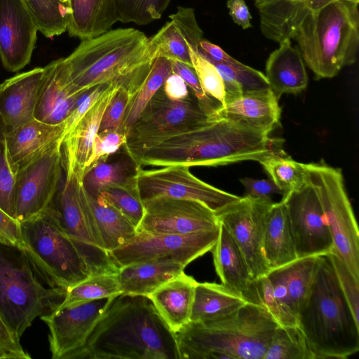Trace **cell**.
Listing matches in <instances>:
<instances>
[{
  "label": "cell",
  "mask_w": 359,
  "mask_h": 359,
  "mask_svg": "<svg viewBox=\"0 0 359 359\" xmlns=\"http://www.w3.org/2000/svg\"><path fill=\"white\" fill-rule=\"evenodd\" d=\"M6 135V126L0 116V208L15 219V187L17 170L9 156Z\"/></svg>",
  "instance_id": "46"
},
{
  "label": "cell",
  "mask_w": 359,
  "mask_h": 359,
  "mask_svg": "<svg viewBox=\"0 0 359 359\" xmlns=\"http://www.w3.org/2000/svg\"><path fill=\"white\" fill-rule=\"evenodd\" d=\"M305 179L321 203L333 241L334 252L359 279V229L341 169L323 161L304 163Z\"/></svg>",
  "instance_id": "10"
},
{
  "label": "cell",
  "mask_w": 359,
  "mask_h": 359,
  "mask_svg": "<svg viewBox=\"0 0 359 359\" xmlns=\"http://www.w3.org/2000/svg\"><path fill=\"white\" fill-rule=\"evenodd\" d=\"M347 1L359 3V0H347Z\"/></svg>",
  "instance_id": "58"
},
{
  "label": "cell",
  "mask_w": 359,
  "mask_h": 359,
  "mask_svg": "<svg viewBox=\"0 0 359 359\" xmlns=\"http://www.w3.org/2000/svg\"><path fill=\"white\" fill-rule=\"evenodd\" d=\"M144 205L137 233L187 235L219 228L216 212L196 201L160 196Z\"/></svg>",
  "instance_id": "16"
},
{
  "label": "cell",
  "mask_w": 359,
  "mask_h": 359,
  "mask_svg": "<svg viewBox=\"0 0 359 359\" xmlns=\"http://www.w3.org/2000/svg\"><path fill=\"white\" fill-rule=\"evenodd\" d=\"M185 266L170 260L136 262L118 268L122 294L147 297L184 271Z\"/></svg>",
  "instance_id": "29"
},
{
  "label": "cell",
  "mask_w": 359,
  "mask_h": 359,
  "mask_svg": "<svg viewBox=\"0 0 359 359\" xmlns=\"http://www.w3.org/2000/svg\"><path fill=\"white\" fill-rule=\"evenodd\" d=\"M69 359H180L175 333L148 297L121 294Z\"/></svg>",
  "instance_id": "1"
},
{
  "label": "cell",
  "mask_w": 359,
  "mask_h": 359,
  "mask_svg": "<svg viewBox=\"0 0 359 359\" xmlns=\"http://www.w3.org/2000/svg\"><path fill=\"white\" fill-rule=\"evenodd\" d=\"M273 201L241 198L217 213L241 250L252 279L266 275L270 269L263 251L266 212Z\"/></svg>",
  "instance_id": "15"
},
{
  "label": "cell",
  "mask_w": 359,
  "mask_h": 359,
  "mask_svg": "<svg viewBox=\"0 0 359 359\" xmlns=\"http://www.w3.org/2000/svg\"><path fill=\"white\" fill-rule=\"evenodd\" d=\"M318 262V256L305 257L282 266L290 306L297 318L311 289Z\"/></svg>",
  "instance_id": "39"
},
{
  "label": "cell",
  "mask_w": 359,
  "mask_h": 359,
  "mask_svg": "<svg viewBox=\"0 0 359 359\" xmlns=\"http://www.w3.org/2000/svg\"><path fill=\"white\" fill-rule=\"evenodd\" d=\"M259 162L282 195L299 187L305 182L304 163L292 159L281 147L273 150Z\"/></svg>",
  "instance_id": "40"
},
{
  "label": "cell",
  "mask_w": 359,
  "mask_h": 359,
  "mask_svg": "<svg viewBox=\"0 0 359 359\" xmlns=\"http://www.w3.org/2000/svg\"><path fill=\"white\" fill-rule=\"evenodd\" d=\"M44 72V67H36L0 83V116L7 131L34 118L39 90Z\"/></svg>",
  "instance_id": "23"
},
{
  "label": "cell",
  "mask_w": 359,
  "mask_h": 359,
  "mask_svg": "<svg viewBox=\"0 0 359 359\" xmlns=\"http://www.w3.org/2000/svg\"><path fill=\"white\" fill-rule=\"evenodd\" d=\"M197 283L183 271L147 296L163 322L174 333L190 322Z\"/></svg>",
  "instance_id": "27"
},
{
  "label": "cell",
  "mask_w": 359,
  "mask_h": 359,
  "mask_svg": "<svg viewBox=\"0 0 359 359\" xmlns=\"http://www.w3.org/2000/svg\"><path fill=\"white\" fill-rule=\"evenodd\" d=\"M280 46L266 62V78L269 88L279 100L285 93L297 94L308 85V75L299 49L291 39L279 42Z\"/></svg>",
  "instance_id": "25"
},
{
  "label": "cell",
  "mask_w": 359,
  "mask_h": 359,
  "mask_svg": "<svg viewBox=\"0 0 359 359\" xmlns=\"http://www.w3.org/2000/svg\"><path fill=\"white\" fill-rule=\"evenodd\" d=\"M19 224L25 249L59 287L67 290L93 274L114 271L68 236L46 209Z\"/></svg>",
  "instance_id": "8"
},
{
  "label": "cell",
  "mask_w": 359,
  "mask_h": 359,
  "mask_svg": "<svg viewBox=\"0 0 359 359\" xmlns=\"http://www.w3.org/2000/svg\"><path fill=\"white\" fill-rule=\"evenodd\" d=\"M122 80L110 82L98 101L62 140V167L74 170L81 182L102 116Z\"/></svg>",
  "instance_id": "22"
},
{
  "label": "cell",
  "mask_w": 359,
  "mask_h": 359,
  "mask_svg": "<svg viewBox=\"0 0 359 359\" xmlns=\"http://www.w3.org/2000/svg\"><path fill=\"white\" fill-rule=\"evenodd\" d=\"M210 251L222 284L245 299L252 278L238 245L221 223L217 239Z\"/></svg>",
  "instance_id": "30"
},
{
  "label": "cell",
  "mask_w": 359,
  "mask_h": 359,
  "mask_svg": "<svg viewBox=\"0 0 359 359\" xmlns=\"http://www.w3.org/2000/svg\"><path fill=\"white\" fill-rule=\"evenodd\" d=\"M64 134L65 123L50 125L35 118L7 131L8 150L15 169L62 142Z\"/></svg>",
  "instance_id": "26"
},
{
  "label": "cell",
  "mask_w": 359,
  "mask_h": 359,
  "mask_svg": "<svg viewBox=\"0 0 359 359\" xmlns=\"http://www.w3.org/2000/svg\"><path fill=\"white\" fill-rule=\"evenodd\" d=\"M154 36L148 38V48L153 60L164 57L192 67L189 49L198 50L203 32L196 20L194 9L178 6L175 13Z\"/></svg>",
  "instance_id": "21"
},
{
  "label": "cell",
  "mask_w": 359,
  "mask_h": 359,
  "mask_svg": "<svg viewBox=\"0 0 359 359\" xmlns=\"http://www.w3.org/2000/svg\"><path fill=\"white\" fill-rule=\"evenodd\" d=\"M245 299L247 302L264 308L279 326L298 325L297 316L274 296L266 274L252 279Z\"/></svg>",
  "instance_id": "43"
},
{
  "label": "cell",
  "mask_w": 359,
  "mask_h": 359,
  "mask_svg": "<svg viewBox=\"0 0 359 359\" xmlns=\"http://www.w3.org/2000/svg\"><path fill=\"white\" fill-rule=\"evenodd\" d=\"M280 140L243 123L217 118L169 137L147 150L140 166L215 167L244 161H259L281 147Z\"/></svg>",
  "instance_id": "2"
},
{
  "label": "cell",
  "mask_w": 359,
  "mask_h": 359,
  "mask_svg": "<svg viewBox=\"0 0 359 359\" xmlns=\"http://www.w3.org/2000/svg\"><path fill=\"white\" fill-rule=\"evenodd\" d=\"M298 326L316 359H346L359 351V323L341 290L330 254L318 256Z\"/></svg>",
  "instance_id": "3"
},
{
  "label": "cell",
  "mask_w": 359,
  "mask_h": 359,
  "mask_svg": "<svg viewBox=\"0 0 359 359\" xmlns=\"http://www.w3.org/2000/svg\"><path fill=\"white\" fill-rule=\"evenodd\" d=\"M117 272L118 271H108L93 274L67 289L65 298L59 308L121 294Z\"/></svg>",
  "instance_id": "38"
},
{
  "label": "cell",
  "mask_w": 359,
  "mask_h": 359,
  "mask_svg": "<svg viewBox=\"0 0 359 359\" xmlns=\"http://www.w3.org/2000/svg\"><path fill=\"white\" fill-rule=\"evenodd\" d=\"M148 38L133 28L110 29L81 40L64 62L72 84L86 92L123 79L151 63Z\"/></svg>",
  "instance_id": "7"
},
{
  "label": "cell",
  "mask_w": 359,
  "mask_h": 359,
  "mask_svg": "<svg viewBox=\"0 0 359 359\" xmlns=\"http://www.w3.org/2000/svg\"><path fill=\"white\" fill-rule=\"evenodd\" d=\"M38 27L22 0H0V59L11 72L31 60Z\"/></svg>",
  "instance_id": "19"
},
{
  "label": "cell",
  "mask_w": 359,
  "mask_h": 359,
  "mask_svg": "<svg viewBox=\"0 0 359 359\" xmlns=\"http://www.w3.org/2000/svg\"><path fill=\"white\" fill-rule=\"evenodd\" d=\"M171 0H114L118 21L145 25L161 18Z\"/></svg>",
  "instance_id": "45"
},
{
  "label": "cell",
  "mask_w": 359,
  "mask_h": 359,
  "mask_svg": "<svg viewBox=\"0 0 359 359\" xmlns=\"http://www.w3.org/2000/svg\"><path fill=\"white\" fill-rule=\"evenodd\" d=\"M217 117L243 123L270 134L280 126L281 109L270 88L244 92L222 106Z\"/></svg>",
  "instance_id": "24"
},
{
  "label": "cell",
  "mask_w": 359,
  "mask_h": 359,
  "mask_svg": "<svg viewBox=\"0 0 359 359\" xmlns=\"http://www.w3.org/2000/svg\"><path fill=\"white\" fill-rule=\"evenodd\" d=\"M70 15L67 31L81 40L111 29L118 21L114 0H69Z\"/></svg>",
  "instance_id": "32"
},
{
  "label": "cell",
  "mask_w": 359,
  "mask_h": 359,
  "mask_svg": "<svg viewBox=\"0 0 359 359\" xmlns=\"http://www.w3.org/2000/svg\"><path fill=\"white\" fill-rule=\"evenodd\" d=\"M217 118V115L205 108L192 91L185 99L173 100L161 87L129 130L123 147L138 164L142 156L152 147Z\"/></svg>",
  "instance_id": "9"
},
{
  "label": "cell",
  "mask_w": 359,
  "mask_h": 359,
  "mask_svg": "<svg viewBox=\"0 0 359 359\" xmlns=\"http://www.w3.org/2000/svg\"><path fill=\"white\" fill-rule=\"evenodd\" d=\"M226 6L233 21L243 29L252 27L251 15L245 0H228Z\"/></svg>",
  "instance_id": "54"
},
{
  "label": "cell",
  "mask_w": 359,
  "mask_h": 359,
  "mask_svg": "<svg viewBox=\"0 0 359 359\" xmlns=\"http://www.w3.org/2000/svg\"><path fill=\"white\" fill-rule=\"evenodd\" d=\"M247 302L228 287L215 283H197L190 323H204L227 317Z\"/></svg>",
  "instance_id": "33"
},
{
  "label": "cell",
  "mask_w": 359,
  "mask_h": 359,
  "mask_svg": "<svg viewBox=\"0 0 359 359\" xmlns=\"http://www.w3.org/2000/svg\"><path fill=\"white\" fill-rule=\"evenodd\" d=\"M67 290L25 249L0 242V315L19 339L37 317L60 306Z\"/></svg>",
  "instance_id": "6"
},
{
  "label": "cell",
  "mask_w": 359,
  "mask_h": 359,
  "mask_svg": "<svg viewBox=\"0 0 359 359\" xmlns=\"http://www.w3.org/2000/svg\"><path fill=\"white\" fill-rule=\"evenodd\" d=\"M278 326L264 308L247 302L227 317L189 322L175 332L180 359H263Z\"/></svg>",
  "instance_id": "4"
},
{
  "label": "cell",
  "mask_w": 359,
  "mask_h": 359,
  "mask_svg": "<svg viewBox=\"0 0 359 359\" xmlns=\"http://www.w3.org/2000/svg\"><path fill=\"white\" fill-rule=\"evenodd\" d=\"M263 251L270 270L297 259L287 210L281 201L272 203L266 212Z\"/></svg>",
  "instance_id": "31"
},
{
  "label": "cell",
  "mask_w": 359,
  "mask_h": 359,
  "mask_svg": "<svg viewBox=\"0 0 359 359\" xmlns=\"http://www.w3.org/2000/svg\"><path fill=\"white\" fill-rule=\"evenodd\" d=\"M86 193L93 227L102 250L107 252L114 250L137 234L136 226L121 212Z\"/></svg>",
  "instance_id": "34"
},
{
  "label": "cell",
  "mask_w": 359,
  "mask_h": 359,
  "mask_svg": "<svg viewBox=\"0 0 359 359\" xmlns=\"http://www.w3.org/2000/svg\"><path fill=\"white\" fill-rule=\"evenodd\" d=\"M297 258L319 256L333 250V241L321 203L306 180L283 195Z\"/></svg>",
  "instance_id": "14"
},
{
  "label": "cell",
  "mask_w": 359,
  "mask_h": 359,
  "mask_svg": "<svg viewBox=\"0 0 359 359\" xmlns=\"http://www.w3.org/2000/svg\"><path fill=\"white\" fill-rule=\"evenodd\" d=\"M109 83L97 85L87 90L81 97L76 107L65 121L64 137L76 126L83 116L95 105Z\"/></svg>",
  "instance_id": "50"
},
{
  "label": "cell",
  "mask_w": 359,
  "mask_h": 359,
  "mask_svg": "<svg viewBox=\"0 0 359 359\" xmlns=\"http://www.w3.org/2000/svg\"><path fill=\"white\" fill-rule=\"evenodd\" d=\"M113 298H103L59 308L41 316V319L49 330L48 341L52 358L69 359L80 349Z\"/></svg>",
  "instance_id": "18"
},
{
  "label": "cell",
  "mask_w": 359,
  "mask_h": 359,
  "mask_svg": "<svg viewBox=\"0 0 359 359\" xmlns=\"http://www.w3.org/2000/svg\"><path fill=\"white\" fill-rule=\"evenodd\" d=\"M107 160H99L86 169L81 179L83 189L93 198H97L108 187L135 180L141 168L126 153L116 160L109 162Z\"/></svg>",
  "instance_id": "35"
},
{
  "label": "cell",
  "mask_w": 359,
  "mask_h": 359,
  "mask_svg": "<svg viewBox=\"0 0 359 359\" xmlns=\"http://www.w3.org/2000/svg\"><path fill=\"white\" fill-rule=\"evenodd\" d=\"M65 171V180L46 208L60 229L92 255L104 257L95 233L86 193L74 170Z\"/></svg>",
  "instance_id": "17"
},
{
  "label": "cell",
  "mask_w": 359,
  "mask_h": 359,
  "mask_svg": "<svg viewBox=\"0 0 359 359\" xmlns=\"http://www.w3.org/2000/svg\"><path fill=\"white\" fill-rule=\"evenodd\" d=\"M198 51L210 62L224 63L231 62L234 59L219 46L205 39L200 42Z\"/></svg>",
  "instance_id": "56"
},
{
  "label": "cell",
  "mask_w": 359,
  "mask_h": 359,
  "mask_svg": "<svg viewBox=\"0 0 359 359\" xmlns=\"http://www.w3.org/2000/svg\"><path fill=\"white\" fill-rule=\"evenodd\" d=\"M97 198L118 210L137 228L144 215V205L137 188V178L108 187Z\"/></svg>",
  "instance_id": "44"
},
{
  "label": "cell",
  "mask_w": 359,
  "mask_h": 359,
  "mask_svg": "<svg viewBox=\"0 0 359 359\" xmlns=\"http://www.w3.org/2000/svg\"><path fill=\"white\" fill-rule=\"evenodd\" d=\"M263 359H316L298 325L278 326Z\"/></svg>",
  "instance_id": "41"
},
{
  "label": "cell",
  "mask_w": 359,
  "mask_h": 359,
  "mask_svg": "<svg viewBox=\"0 0 359 359\" xmlns=\"http://www.w3.org/2000/svg\"><path fill=\"white\" fill-rule=\"evenodd\" d=\"M187 87L186 83L180 76L171 73L166 79L162 88L170 99L180 100L185 99L191 94Z\"/></svg>",
  "instance_id": "55"
},
{
  "label": "cell",
  "mask_w": 359,
  "mask_h": 359,
  "mask_svg": "<svg viewBox=\"0 0 359 359\" xmlns=\"http://www.w3.org/2000/svg\"><path fill=\"white\" fill-rule=\"evenodd\" d=\"M210 62L215 66L223 79L225 104L244 92L270 88L265 74L236 59L229 62Z\"/></svg>",
  "instance_id": "37"
},
{
  "label": "cell",
  "mask_w": 359,
  "mask_h": 359,
  "mask_svg": "<svg viewBox=\"0 0 359 359\" xmlns=\"http://www.w3.org/2000/svg\"><path fill=\"white\" fill-rule=\"evenodd\" d=\"M192 67L205 93L224 106L226 93L223 79L215 66L198 50L189 49Z\"/></svg>",
  "instance_id": "47"
},
{
  "label": "cell",
  "mask_w": 359,
  "mask_h": 359,
  "mask_svg": "<svg viewBox=\"0 0 359 359\" xmlns=\"http://www.w3.org/2000/svg\"><path fill=\"white\" fill-rule=\"evenodd\" d=\"M63 4H65V5H67V6L69 7V0H60Z\"/></svg>",
  "instance_id": "57"
},
{
  "label": "cell",
  "mask_w": 359,
  "mask_h": 359,
  "mask_svg": "<svg viewBox=\"0 0 359 359\" xmlns=\"http://www.w3.org/2000/svg\"><path fill=\"white\" fill-rule=\"evenodd\" d=\"M22 1L45 36L53 38L67 31L70 8L60 0Z\"/></svg>",
  "instance_id": "42"
},
{
  "label": "cell",
  "mask_w": 359,
  "mask_h": 359,
  "mask_svg": "<svg viewBox=\"0 0 359 359\" xmlns=\"http://www.w3.org/2000/svg\"><path fill=\"white\" fill-rule=\"evenodd\" d=\"M44 68L34 118L50 125L62 124L86 91L79 90L72 84L64 58L54 60Z\"/></svg>",
  "instance_id": "20"
},
{
  "label": "cell",
  "mask_w": 359,
  "mask_h": 359,
  "mask_svg": "<svg viewBox=\"0 0 359 359\" xmlns=\"http://www.w3.org/2000/svg\"><path fill=\"white\" fill-rule=\"evenodd\" d=\"M341 290L355 320L359 323V279L334 252L329 253Z\"/></svg>",
  "instance_id": "48"
},
{
  "label": "cell",
  "mask_w": 359,
  "mask_h": 359,
  "mask_svg": "<svg viewBox=\"0 0 359 359\" xmlns=\"http://www.w3.org/2000/svg\"><path fill=\"white\" fill-rule=\"evenodd\" d=\"M126 141V135L120 132L98 133L95 137L85 170L99 160H107L110 155L116 153L123 146Z\"/></svg>",
  "instance_id": "49"
},
{
  "label": "cell",
  "mask_w": 359,
  "mask_h": 359,
  "mask_svg": "<svg viewBox=\"0 0 359 359\" xmlns=\"http://www.w3.org/2000/svg\"><path fill=\"white\" fill-rule=\"evenodd\" d=\"M0 242L25 249L20 224L0 208Z\"/></svg>",
  "instance_id": "53"
},
{
  "label": "cell",
  "mask_w": 359,
  "mask_h": 359,
  "mask_svg": "<svg viewBox=\"0 0 359 359\" xmlns=\"http://www.w3.org/2000/svg\"><path fill=\"white\" fill-rule=\"evenodd\" d=\"M20 339L13 332L0 315V358L29 359Z\"/></svg>",
  "instance_id": "51"
},
{
  "label": "cell",
  "mask_w": 359,
  "mask_h": 359,
  "mask_svg": "<svg viewBox=\"0 0 359 359\" xmlns=\"http://www.w3.org/2000/svg\"><path fill=\"white\" fill-rule=\"evenodd\" d=\"M358 3L334 0L303 15L290 34L316 79L332 78L355 63L359 43Z\"/></svg>",
  "instance_id": "5"
},
{
  "label": "cell",
  "mask_w": 359,
  "mask_h": 359,
  "mask_svg": "<svg viewBox=\"0 0 359 359\" xmlns=\"http://www.w3.org/2000/svg\"><path fill=\"white\" fill-rule=\"evenodd\" d=\"M171 73V63L169 59L158 57L152 61L146 75L132 94L123 122V133L127 135L149 102L163 86Z\"/></svg>",
  "instance_id": "36"
},
{
  "label": "cell",
  "mask_w": 359,
  "mask_h": 359,
  "mask_svg": "<svg viewBox=\"0 0 359 359\" xmlns=\"http://www.w3.org/2000/svg\"><path fill=\"white\" fill-rule=\"evenodd\" d=\"M240 181L245 188L244 196L252 199L273 201L272 195L282 194V191L270 177L261 180L243 177Z\"/></svg>",
  "instance_id": "52"
},
{
  "label": "cell",
  "mask_w": 359,
  "mask_h": 359,
  "mask_svg": "<svg viewBox=\"0 0 359 359\" xmlns=\"http://www.w3.org/2000/svg\"><path fill=\"white\" fill-rule=\"evenodd\" d=\"M334 0H255L263 35L280 42L290 34L301 17L316 11Z\"/></svg>",
  "instance_id": "28"
},
{
  "label": "cell",
  "mask_w": 359,
  "mask_h": 359,
  "mask_svg": "<svg viewBox=\"0 0 359 359\" xmlns=\"http://www.w3.org/2000/svg\"><path fill=\"white\" fill-rule=\"evenodd\" d=\"M219 231V228L187 235L138 232L128 243L109 252V255L118 268L155 260L174 261L186 266L212 250Z\"/></svg>",
  "instance_id": "11"
},
{
  "label": "cell",
  "mask_w": 359,
  "mask_h": 359,
  "mask_svg": "<svg viewBox=\"0 0 359 359\" xmlns=\"http://www.w3.org/2000/svg\"><path fill=\"white\" fill-rule=\"evenodd\" d=\"M62 142L20 167L15 187V219L22 222L43 212L59 189Z\"/></svg>",
  "instance_id": "13"
},
{
  "label": "cell",
  "mask_w": 359,
  "mask_h": 359,
  "mask_svg": "<svg viewBox=\"0 0 359 359\" xmlns=\"http://www.w3.org/2000/svg\"><path fill=\"white\" fill-rule=\"evenodd\" d=\"M136 178L143 202L160 196L193 200L205 204L217 214L241 198L197 178L187 166H164L151 170L141 167Z\"/></svg>",
  "instance_id": "12"
}]
</instances>
